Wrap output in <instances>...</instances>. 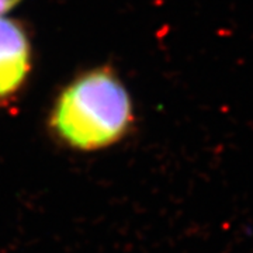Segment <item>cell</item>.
<instances>
[{
    "mask_svg": "<svg viewBox=\"0 0 253 253\" xmlns=\"http://www.w3.org/2000/svg\"><path fill=\"white\" fill-rule=\"evenodd\" d=\"M132 121L126 86L113 71L97 68L78 76L59 93L49 128L68 148L94 152L121 141Z\"/></svg>",
    "mask_w": 253,
    "mask_h": 253,
    "instance_id": "1",
    "label": "cell"
},
{
    "mask_svg": "<svg viewBox=\"0 0 253 253\" xmlns=\"http://www.w3.org/2000/svg\"><path fill=\"white\" fill-rule=\"evenodd\" d=\"M31 69V44L17 21L0 16V100L14 96Z\"/></svg>",
    "mask_w": 253,
    "mask_h": 253,
    "instance_id": "2",
    "label": "cell"
},
{
    "mask_svg": "<svg viewBox=\"0 0 253 253\" xmlns=\"http://www.w3.org/2000/svg\"><path fill=\"white\" fill-rule=\"evenodd\" d=\"M21 0H0V16H4L10 10L14 9Z\"/></svg>",
    "mask_w": 253,
    "mask_h": 253,
    "instance_id": "3",
    "label": "cell"
}]
</instances>
